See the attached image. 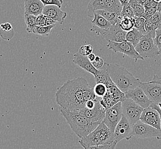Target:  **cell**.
Listing matches in <instances>:
<instances>
[{
	"instance_id": "1",
	"label": "cell",
	"mask_w": 161,
	"mask_h": 149,
	"mask_svg": "<svg viewBox=\"0 0 161 149\" xmlns=\"http://www.w3.org/2000/svg\"><path fill=\"white\" fill-rule=\"evenodd\" d=\"M87 82L83 77L68 80L58 88L55 97L60 107L69 110H79L85 107L83 90Z\"/></svg>"
},
{
	"instance_id": "2",
	"label": "cell",
	"mask_w": 161,
	"mask_h": 149,
	"mask_svg": "<svg viewBox=\"0 0 161 149\" xmlns=\"http://www.w3.org/2000/svg\"><path fill=\"white\" fill-rule=\"evenodd\" d=\"M59 110L72 130L80 139L90 134L102 123L91 122L79 110H69L61 107H59Z\"/></svg>"
},
{
	"instance_id": "3",
	"label": "cell",
	"mask_w": 161,
	"mask_h": 149,
	"mask_svg": "<svg viewBox=\"0 0 161 149\" xmlns=\"http://www.w3.org/2000/svg\"><path fill=\"white\" fill-rule=\"evenodd\" d=\"M106 70L114 84L124 93L141 86L142 81L120 65L107 64Z\"/></svg>"
},
{
	"instance_id": "4",
	"label": "cell",
	"mask_w": 161,
	"mask_h": 149,
	"mask_svg": "<svg viewBox=\"0 0 161 149\" xmlns=\"http://www.w3.org/2000/svg\"><path fill=\"white\" fill-rule=\"evenodd\" d=\"M88 146H95L110 144L114 141V133L102 122L97 128L79 141Z\"/></svg>"
},
{
	"instance_id": "5",
	"label": "cell",
	"mask_w": 161,
	"mask_h": 149,
	"mask_svg": "<svg viewBox=\"0 0 161 149\" xmlns=\"http://www.w3.org/2000/svg\"><path fill=\"white\" fill-rule=\"evenodd\" d=\"M123 7L119 0H91L87 6V15L92 19L97 10H104L120 15Z\"/></svg>"
},
{
	"instance_id": "6",
	"label": "cell",
	"mask_w": 161,
	"mask_h": 149,
	"mask_svg": "<svg viewBox=\"0 0 161 149\" xmlns=\"http://www.w3.org/2000/svg\"><path fill=\"white\" fill-rule=\"evenodd\" d=\"M136 51L143 58H154L160 55L158 47L150 35H143L135 47Z\"/></svg>"
},
{
	"instance_id": "7",
	"label": "cell",
	"mask_w": 161,
	"mask_h": 149,
	"mask_svg": "<svg viewBox=\"0 0 161 149\" xmlns=\"http://www.w3.org/2000/svg\"><path fill=\"white\" fill-rule=\"evenodd\" d=\"M123 115L132 125L140 120V117L144 108L132 99L126 98L122 102Z\"/></svg>"
},
{
	"instance_id": "8",
	"label": "cell",
	"mask_w": 161,
	"mask_h": 149,
	"mask_svg": "<svg viewBox=\"0 0 161 149\" xmlns=\"http://www.w3.org/2000/svg\"><path fill=\"white\" fill-rule=\"evenodd\" d=\"M107 47L108 49L112 50L115 53H122L123 54L134 59L136 62H137L138 60H145V58H142L136 51L135 47L131 43L127 41L126 40L121 42L108 41Z\"/></svg>"
},
{
	"instance_id": "9",
	"label": "cell",
	"mask_w": 161,
	"mask_h": 149,
	"mask_svg": "<svg viewBox=\"0 0 161 149\" xmlns=\"http://www.w3.org/2000/svg\"><path fill=\"white\" fill-rule=\"evenodd\" d=\"M132 136L138 138L155 137L161 140V130L157 129L139 120L132 125Z\"/></svg>"
},
{
	"instance_id": "10",
	"label": "cell",
	"mask_w": 161,
	"mask_h": 149,
	"mask_svg": "<svg viewBox=\"0 0 161 149\" xmlns=\"http://www.w3.org/2000/svg\"><path fill=\"white\" fill-rule=\"evenodd\" d=\"M122 117V102H120L113 106V107L107 109L103 122L114 133L115 127L120 120H121Z\"/></svg>"
},
{
	"instance_id": "11",
	"label": "cell",
	"mask_w": 161,
	"mask_h": 149,
	"mask_svg": "<svg viewBox=\"0 0 161 149\" xmlns=\"http://www.w3.org/2000/svg\"><path fill=\"white\" fill-rule=\"evenodd\" d=\"M132 136V125L126 117L123 115L114 133V141L118 143L124 139L130 140Z\"/></svg>"
},
{
	"instance_id": "12",
	"label": "cell",
	"mask_w": 161,
	"mask_h": 149,
	"mask_svg": "<svg viewBox=\"0 0 161 149\" xmlns=\"http://www.w3.org/2000/svg\"><path fill=\"white\" fill-rule=\"evenodd\" d=\"M80 113L92 122H102L105 117L106 109L100 104V101L97 100L95 107L92 109L86 107L79 110Z\"/></svg>"
},
{
	"instance_id": "13",
	"label": "cell",
	"mask_w": 161,
	"mask_h": 149,
	"mask_svg": "<svg viewBox=\"0 0 161 149\" xmlns=\"http://www.w3.org/2000/svg\"><path fill=\"white\" fill-rule=\"evenodd\" d=\"M140 87L152 103H161V84L152 81L141 82Z\"/></svg>"
},
{
	"instance_id": "14",
	"label": "cell",
	"mask_w": 161,
	"mask_h": 149,
	"mask_svg": "<svg viewBox=\"0 0 161 149\" xmlns=\"http://www.w3.org/2000/svg\"><path fill=\"white\" fill-rule=\"evenodd\" d=\"M140 120L151 126L161 130V118L157 110L152 107L144 108L140 117Z\"/></svg>"
},
{
	"instance_id": "15",
	"label": "cell",
	"mask_w": 161,
	"mask_h": 149,
	"mask_svg": "<svg viewBox=\"0 0 161 149\" xmlns=\"http://www.w3.org/2000/svg\"><path fill=\"white\" fill-rule=\"evenodd\" d=\"M92 26L91 31L101 35L103 37L106 35L112 24L100 14L94 13L93 19L91 21Z\"/></svg>"
},
{
	"instance_id": "16",
	"label": "cell",
	"mask_w": 161,
	"mask_h": 149,
	"mask_svg": "<svg viewBox=\"0 0 161 149\" xmlns=\"http://www.w3.org/2000/svg\"><path fill=\"white\" fill-rule=\"evenodd\" d=\"M125 97L126 98L132 99L143 108L149 107L152 103L140 87L126 92Z\"/></svg>"
},
{
	"instance_id": "17",
	"label": "cell",
	"mask_w": 161,
	"mask_h": 149,
	"mask_svg": "<svg viewBox=\"0 0 161 149\" xmlns=\"http://www.w3.org/2000/svg\"><path fill=\"white\" fill-rule=\"evenodd\" d=\"M42 14L60 24H63L65 19L67 16V13L62 11L60 8L55 5L45 6Z\"/></svg>"
},
{
	"instance_id": "18",
	"label": "cell",
	"mask_w": 161,
	"mask_h": 149,
	"mask_svg": "<svg viewBox=\"0 0 161 149\" xmlns=\"http://www.w3.org/2000/svg\"><path fill=\"white\" fill-rule=\"evenodd\" d=\"M127 32L123 30L119 25V23L116 25H112L108 33L103 38L107 41L121 42L126 40Z\"/></svg>"
},
{
	"instance_id": "19",
	"label": "cell",
	"mask_w": 161,
	"mask_h": 149,
	"mask_svg": "<svg viewBox=\"0 0 161 149\" xmlns=\"http://www.w3.org/2000/svg\"><path fill=\"white\" fill-rule=\"evenodd\" d=\"M73 63L83 69L86 71L93 74V76L97 74L98 71L97 69L95 68V67L92 64V62L89 60L87 56L81 55L79 52L75 54L73 58Z\"/></svg>"
},
{
	"instance_id": "20",
	"label": "cell",
	"mask_w": 161,
	"mask_h": 149,
	"mask_svg": "<svg viewBox=\"0 0 161 149\" xmlns=\"http://www.w3.org/2000/svg\"><path fill=\"white\" fill-rule=\"evenodd\" d=\"M44 7L40 0H24V14L37 16L42 14Z\"/></svg>"
},
{
	"instance_id": "21",
	"label": "cell",
	"mask_w": 161,
	"mask_h": 149,
	"mask_svg": "<svg viewBox=\"0 0 161 149\" xmlns=\"http://www.w3.org/2000/svg\"><path fill=\"white\" fill-rule=\"evenodd\" d=\"M95 13L100 14L102 16H103L112 25H116V24L119 23L121 19L119 14L116 13L111 12L110 11L104 10H97L95 12Z\"/></svg>"
},
{
	"instance_id": "22",
	"label": "cell",
	"mask_w": 161,
	"mask_h": 149,
	"mask_svg": "<svg viewBox=\"0 0 161 149\" xmlns=\"http://www.w3.org/2000/svg\"><path fill=\"white\" fill-rule=\"evenodd\" d=\"M143 36V35L136 29V28H134L131 30L127 32L126 40L127 41L131 43L133 46L136 47L138 44Z\"/></svg>"
},
{
	"instance_id": "23",
	"label": "cell",
	"mask_w": 161,
	"mask_h": 149,
	"mask_svg": "<svg viewBox=\"0 0 161 149\" xmlns=\"http://www.w3.org/2000/svg\"><path fill=\"white\" fill-rule=\"evenodd\" d=\"M134 18L123 17L120 19L119 25L121 28L126 32L131 30L135 28V22Z\"/></svg>"
},
{
	"instance_id": "24",
	"label": "cell",
	"mask_w": 161,
	"mask_h": 149,
	"mask_svg": "<svg viewBox=\"0 0 161 149\" xmlns=\"http://www.w3.org/2000/svg\"><path fill=\"white\" fill-rule=\"evenodd\" d=\"M36 17L37 16L29 14H24V19L26 25V30L28 33H33L34 29H35L36 26H37L36 24Z\"/></svg>"
},
{
	"instance_id": "25",
	"label": "cell",
	"mask_w": 161,
	"mask_h": 149,
	"mask_svg": "<svg viewBox=\"0 0 161 149\" xmlns=\"http://www.w3.org/2000/svg\"><path fill=\"white\" fill-rule=\"evenodd\" d=\"M36 24L38 26H46L57 24V22L42 13L36 17Z\"/></svg>"
},
{
	"instance_id": "26",
	"label": "cell",
	"mask_w": 161,
	"mask_h": 149,
	"mask_svg": "<svg viewBox=\"0 0 161 149\" xmlns=\"http://www.w3.org/2000/svg\"><path fill=\"white\" fill-rule=\"evenodd\" d=\"M56 24L46 26L37 25L36 26L35 29H34L33 33L40 35V36H48L49 34L51 32L52 29L56 26Z\"/></svg>"
},
{
	"instance_id": "27",
	"label": "cell",
	"mask_w": 161,
	"mask_h": 149,
	"mask_svg": "<svg viewBox=\"0 0 161 149\" xmlns=\"http://www.w3.org/2000/svg\"><path fill=\"white\" fill-rule=\"evenodd\" d=\"M129 3H130L136 17H142L145 12V7L143 5L138 3L137 0H130Z\"/></svg>"
},
{
	"instance_id": "28",
	"label": "cell",
	"mask_w": 161,
	"mask_h": 149,
	"mask_svg": "<svg viewBox=\"0 0 161 149\" xmlns=\"http://www.w3.org/2000/svg\"><path fill=\"white\" fill-rule=\"evenodd\" d=\"M83 93L84 101L86 102L89 101V100L96 99L97 96L95 94L93 88L91 87L90 86H89L88 81L86 84H84L83 90Z\"/></svg>"
},
{
	"instance_id": "29",
	"label": "cell",
	"mask_w": 161,
	"mask_h": 149,
	"mask_svg": "<svg viewBox=\"0 0 161 149\" xmlns=\"http://www.w3.org/2000/svg\"><path fill=\"white\" fill-rule=\"evenodd\" d=\"M95 80L97 83H103L105 84L108 78L109 77V74L107 72L106 68L102 70H99L97 74L94 75Z\"/></svg>"
},
{
	"instance_id": "30",
	"label": "cell",
	"mask_w": 161,
	"mask_h": 149,
	"mask_svg": "<svg viewBox=\"0 0 161 149\" xmlns=\"http://www.w3.org/2000/svg\"><path fill=\"white\" fill-rule=\"evenodd\" d=\"M135 22V28L139 30L143 35H147L146 31L145 30V19L143 17H134Z\"/></svg>"
},
{
	"instance_id": "31",
	"label": "cell",
	"mask_w": 161,
	"mask_h": 149,
	"mask_svg": "<svg viewBox=\"0 0 161 149\" xmlns=\"http://www.w3.org/2000/svg\"><path fill=\"white\" fill-rule=\"evenodd\" d=\"M79 143L84 149H115L116 145L118 143L114 141L113 143H110V144H106L103 145H100V146H88L84 144L83 143L79 141Z\"/></svg>"
},
{
	"instance_id": "32",
	"label": "cell",
	"mask_w": 161,
	"mask_h": 149,
	"mask_svg": "<svg viewBox=\"0 0 161 149\" xmlns=\"http://www.w3.org/2000/svg\"><path fill=\"white\" fill-rule=\"evenodd\" d=\"M145 30L147 33V35H151L152 38L154 39L155 37V30L154 24L152 23V20L150 19H145Z\"/></svg>"
},
{
	"instance_id": "33",
	"label": "cell",
	"mask_w": 161,
	"mask_h": 149,
	"mask_svg": "<svg viewBox=\"0 0 161 149\" xmlns=\"http://www.w3.org/2000/svg\"><path fill=\"white\" fill-rule=\"evenodd\" d=\"M93 90L97 97H102L106 94L107 89L106 84L97 83L93 87Z\"/></svg>"
},
{
	"instance_id": "34",
	"label": "cell",
	"mask_w": 161,
	"mask_h": 149,
	"mask_svg": "<svg viewBox=\"0 0 161 149\" xmlns=\"http://www.w3.org/2000/svg\"><path fill=\"white\" fill-rule=\"evenodd\" d=\"M120 17L122 19L123 17L134 18L135 17L134 11L130 3H129L123 7L122 10L120 14Z\"/></svg>"
},
{
	"instance_id": "35",
	"label": "cell",
	"mask_w": 161,
	"mask_h": 149,
	"mask_svg": "<svg viewBox=\"0 0 161 149\" xmlns=\"http://www.w3.org/2000/svg\"><path fill=\"white\" fill-rule=\"evenodd\" d=\"M93 47L90 44L85 45L81 47L79 49V53L84 56H88L91 53H93Z\"/></svg>"
},
{
	"instance_id": "36",
	"label": "cell",
	"mask_w": 161,
	"mask_h": 149,
	"mask_svg": "<svg viewBox=\"0 0 161 149\" xmlns=\"http://www.w3.org/2000/svg\"><path fill=\"white\" fill-rule=\"evenodd\" d=\"M150 19L154 25L155 28L157 29L161 26V12L157 11L151 17Z\"/></svg>"
},
{
	"instance_id": "37",
	"label": "cell",
	"mask_w": 161,
	"mask_h": 149,
	"mask_svg": "<svg viewBox=\"0 0 161 149\" xmlns=\"http://www.w3.org/2000/svg\"><path fill=\"white\" fill-rule=\"evenodd\" d=\"M153 41L156 46L158 47L160 54H161V26L155 30V37Z\"/></svg>"
},
{
	"instance_id": "38",
	"label": "cell",
	"mask_w": 161,
	"mask_h": 149,
	"mask_svg": "<svg viewBox=\"0 0 161 149\" xmlns=\"http://www.w3.org/2000/svg\"><path fill=\"white\" fill-rule=\"evenodd\" d=\"M40 1L45 6L55 5L58 6L60 8L63 3V0H40Z\"/></svg>"
},
{
	"instance_id": "39",
	"label": "cell",
	"mask_w": 161,
	"mask_h": 149,
	"mask_svg": "<svg viewBox=\"0 0 161 149\" xmlns=\"http://www.w3.org/2000/svg\"><path fill=\"white\" fill-rule=\"evenodd\" d=\"M92 64L95 67V68H97V69H99V68L103 67V65L104 64V62L103 58H100V56H97L95 59L94 60V61L92 62Z\"/></svg>"
},
{
	"instance_id": "40",
	"label": "cell",
	"mask_w": 161,
	"mask_h": 149,
	"mask_svg": "<svg viewBox=\"0 0 161 149\" xmlns=\"http://www.w3.org/2000/svg\"><path fill=\"white\" fill-rule=\"evenodd\" d=\"M158 3L155 1L154 0H146L143 6L145 7V10L157 8L158 6Z\"/></svg>"
},
{
	"instance_id": "41",
	"label": "cell",
	"mask_w": 161,
	"mask_h": 149,
	"mask_svg": "<svg viewBox=\"0 0 161 149\" xmlns=\"http://www.w3.org/2000/svg\"><path fill=\"white\" fill-rule=\"evenodd\" d=\"M157 11V8H151L145 10L144 14H143V17H144L145 19H150L151 17L153 16L155 12Z\"/></svg>"
},
{
	"instance_id": "42",
	"label": "cell",
	"mask_w": 161,
	"mask_h": 149,
	"mask_svg": "<svg viewBox=\"0 0 161 149\" xmlns=\"http://www.w3.org/2000/svg\"><path fill=\"white\" fill-rule=\"evenodd\" d=\"M1 30L4 32H14L13 26L9 23H2L0 25Z\"/></svg>"
},
{
	"instance_id": "43",
	"label": "cell",
	"mask_w": 161,
	"mask_h": 149,
	"mask_svg": "<svg viewBox=\"0 0 161 149\" xmlns=\"http://www.w3.org/2000/svg\"><path fill=\"white\" fill-rule=\"evenodd\" d=\"M97 101V99H94V100H89V101H86L85 103V107H86L88 109L93 108L95 106Z\"/></svg>"
},
{
	"instance_id": "44",
	"label": "cell",
	"mask_w": 161,
	"mask_h": 149,
	"mask_svg": "<svg viewBox=\"0 0 161 149\" xmlns=\"http://www.w3.org/2000/svg\"><path fill=\"white\" fill-rule=\"evenodd\" d=\"M150 107H152V108H153L155 109L156 110L158 111V113H159V115H160V118H161V110L160 109L159 107V106H158V104L155 103H152V104H150Z\"/></svg>"
},
{
	"instance_id": "45",
	"label": "cell",
	"mask_w": 161,
	"mask_h": 149,
	"mask_svg": "<svg viewBox=\"0 0 161 149\" xmlns=\"http://www.w3.org/2000/svg\"><path fill=\"white\" fill-rule=\"evenodd\" d=\"M152 81L161 84V77L158 76L157 74H154V76H153V78Z\"/></svg>"
},
{
	"instance_id": "46",
	"label": "cell",
	"mask_w": 161,
	"mask_h": 149,
	"mask_svg": "<svg viewBox=\"0 0 161 149\" xmlns=\"http://www.w3.org/2000/svg\"><path fill=\"white\" fill-rule=\"evenodd\" d=\"M87 57H88V58L89 60H90L91 62H92L94 61V60L96 58L97 56L95 55L93 53H91Z\"/></svg>"
},
{
	"instance_id": "47",
	"label": "cell",
	"mask_w": 161,
	"mask_h": 149,
	"mask_svg": "<svg viewBox=\"0 0 161 149\" xmlns=\"http://www.w3.org/2000/svg\"><path fill=\"white\" fill-rule=\"evenodd\" d=\"M119 2L120 3L122 4V7H123L124 5H125L126 4L129 3L130 0H119Z\"/></svg>"
},
{
	"instance_id": "48",
	"label": "cell",
	"mask_w": 161,
	"mask_h": 149,
	"mask_svg": "<svg viewBox=\"0 0 161 149\" xmlns=\"http://www.w3.org/2000/svg\"><path fill=\"white\" fill-rule=\"evenodd\" d=\"M157 11L161 12V1L158 3V6H157Z\"/></svg>"
},
{
	"instance_id": "49",
	"label": "cell",
	"mask_w": 161,
	"mask_h": 149,
	"mask_svg": "<svg viewBox=\"0 0 161 149\" xmlns=\"http://www.w3.org/2000/svg\"><path fill=\"white\" fill-rule=\"evenodd\" d=\"M137 1H138L139 3H140V4H141L142 5H143L146 0H137Z\"/></svg>"
},
{
	"instance_id": "50",
	"label": "cell",
	"mask_w": 161,
	"mask_h": 149,
	"mask_svg": "<svg viewBox=\"0 0 161 149\" xmlns=\"http://www.w3.org/2000/svg\"><path fill=\"white\" fill-rule=\"evenodd\" d=\"M158 105L159 106V107L160 109L161 110V103H158Z\"/></svg>"
},
{
	"instance_id": "51",
	"label": "cell",
	"mask_w": 161,
	"mask_h": 149,
	"mask_svg": "<svg viewBox=\"0 0 161 149\" xmlns=\"http://www.w3.org/2000/svg\"><path fill=\"white\" fill-rule=\"evenodd\" d=\"M155 1H156V2H157V3H159V2H160L161 1V0H154Z\"/></svg>"
}]
</instances>
